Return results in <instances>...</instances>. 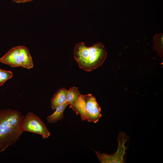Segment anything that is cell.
<instances>
[{"label":"cell","mask_w":163,"mask_h":163,"mask_svg":"<svg viewBox=\"0 0 163 163\" xmlns=\"http://www.w3.org/2000/svg\"><path fill=\"white\" fill-rule=\"evenodd\" d=\"M24 116L19 111L0 110V152L14 144L23 132L22 123Z\"/></svg>","instance_id":"obj_1"},{"label":"cell","mask_w":163,"mask_h":163,"mask_svg":"<svg viewBox=\"0 0 163 163\" xmlns=\"http://www.w3.org/2000/svg\"><path fill=\"white\" fill-rule=\"evenodd\" d=\"M74 56L79 67L88 72L101 66L107 56V52L102 43L98 42L87 47L82 42L76 45Z\"/></svg>","instance_id":"obj_2"},{"label":"cell","mask_w":163,"mask_h":163,"mask_svg":"<svg viewBox=\"0 0 163 163\" xmlns=\"http://www.w3.org/2000/svg\"><path fill=\"white\" fill-rule=\"evenodd\" d=\"M69 107L79 115L82 120L96 123L101 116V107L91 94H81Z\"/></svg>","instance_id":"obj_3"},{"label":"cell","mask_w":163,"mask_h":163,"mask_svg":"<svg viewBox=\"0 0 163 163\" xmlns=\"http://www.w3.org/2000/svg\"><path fill=\"white\" fill-rule=\"evenodd\" d=\"M0 62L12 67H22L30 69L33 67L29 50L24 46H18L11 49L0 58Z\"/></svg>","instance_id":"obj_4"},{"label":"cell","mask_w":163,"mask_h":163,"mask_svg":"<svg viewBox=\"0 0 163 163\" xmlns=\"http://www.w3.org/2000/svg\"><path fill=\"white\" fill-rule=\"evenodd\" d=\"M21 127L23 132L27 131L39 134L44 139L48 138L50 135L43 120L31 112H28L23 119Z\"/></svg>","instance_id":"obj_5"},{"label":"cell","mask_w":163,"mask_h":163,"mask_svg":"<svg viewBox=\"0 0 163 163\" xmlns=\"http://www.w3.org/2000/svg\"><path fill=\"white\" fill-rule=\"evenodd\" d=\"M128 137L124 132L120 133L118 136V145L116 152L112 154L101 153L94 151L97 158L101 163H124V157L126 154L125 150L127 148L125 146Z\"/></svg>","instance_id":"obj_6"},{"label":"cell","mask_w":163,"mask_h":163,"mask_svg":"<svg viewBox=\"0 0 163 163\" xmlns=\"http://www.w3.org/2000/svg\"><path fill=\"white\" fill-rule=\"evenodd\" d=\"M67 90L62 88L58 90L54 94L51 100V108L52 110L60 105L66 102Z\"/></svg>","instance_id":"obj_7"},{"label":"cell","mask_w":163,"mask_h":163,"mask_svg":"<svg viewBox=\"0 0 163 163\" xmlns=\"http://www.w3.org/2000/svg\"><path fill=\"white\" fill-rule=\"evenodd\" d=\"M67 106L68 105L65 102L57 107L55 112L46 118L47 123H54L59 120H62L64 117V111Z\"/></svg>","instance_id":"obj_8"},{"label":"cell","mask_w":163,"mask_h":163,"mask_svg":"<svg viewBox=\"0 0 163 163\" xmlns=\"http://www.w3.org/2000/svg\"><path fill=\"white\" fill-rule=\"evenodd\" d=\"M81 95L77 87H72L70 88L67 91L66 103L68 105L73 104Z\"/></svg>","instance_id":"obj_9"},{"label":"cell","mask_w":163,"mask_h":163,"mask_svg":"<svg viewBox=\"0 0 163 163\" xmlns=\"http://www.w3.org/2000/svg\"><path fill=\"white\" fill-rule=\"evenodd\" d=\"M13 76V72L9 71H6L0 68V87L7 80L11 78Z\"/></svg>","instance_id":"obj_10"},{"label":"cell","mask_w":163,"mask_h":163,"mask_svg":"<svg viewBox=\"0 0 163 163\" xmlns=\"http://www.w3.org/2000/svg\"><path fill=\"white\" fill-rule=\"evenodd\" d=\"M33 0H14V2L18 3H24L28 2H30Z\"/></svg>","instance_id":"obj_11"},{"label":"cell","mask_w":163,"mask_h":163,"mask_svg":"<svg viewBox=\"0 0 163 163\" xmlns=\"http://www.w3.org/2000/svg\"><path fill=\"white\" fill-rule=\"evenodd\" d=\"M13 2H14V0H12Z\"/></svg>","instance_id":"obj_12"}]
</instances>
